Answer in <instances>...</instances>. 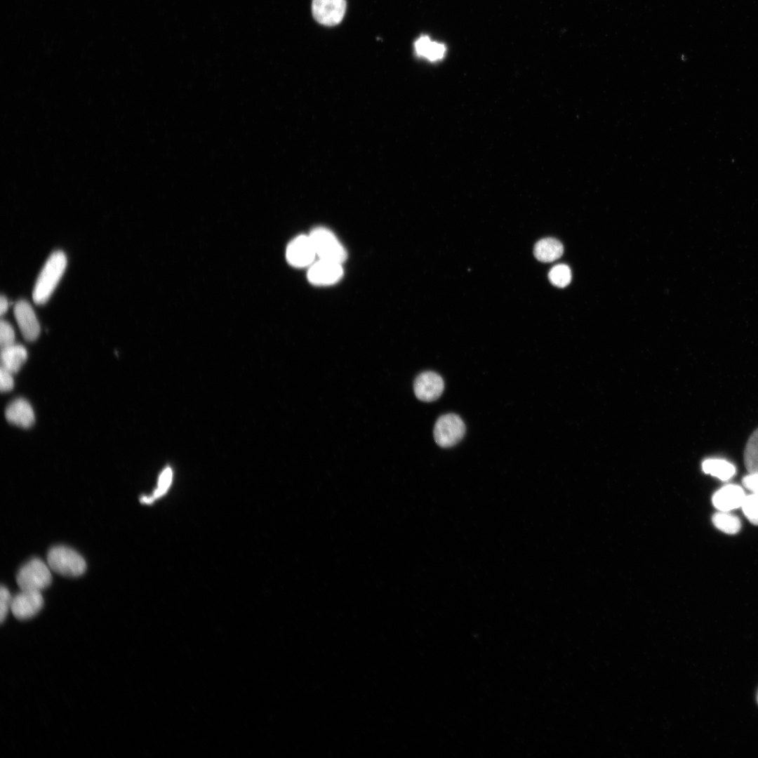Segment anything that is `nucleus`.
Masks as SVG:
<instances>
[{
    "label": "nucleus",
    "mask_w": 758,
    "mask_h": 758,
    "mask_svg": "<svg viewBox=\"0 0 758 758\" xmlns=\"http://www.w3.org/2000/svg\"><path fill=\"white\" fill-rule=\"evenodd\" d=\"M67 266V258L61 251L53 252L41 269L32 292L37 305L45 303L50 298Z\"/></svg>",
    "instance_id": "1"
},
{
    "label": "nucleus",
    "mask_w": 758,
    "mask_h": 758,
    "mask_svg": "<svg viewBox=\"0 0 758 758\" xmlns=\"http://www.w3.org/2000/svg\"><path fill=\"white\" fill-rule=\"evenodd\" d=\"M47 562L51 569L65 576H79L86 568V561L81 554L62 545L55 546L49 550Z\"/></svg>",
    "instance_id": "2"
},
{
    "label": "nucleus",
    "mask_w": 758,
    "mask_h": 758,
    "mask_svg": "<svg viewBox=\"0 0 758 758\" xmlns=\"http://www.w3.org/2000/svg\"><path fill=\"white\" fill-rule=\"evenodd\" d=\"M41 559L34 558L25 564L18 571L16 581L21 590L41 591L50 585L52 576L49 568Z\"/></svg>",
    "instance_id": "3"
},
{
    "label": "nucleus",
    "mask_w": 758,
    "mask_h": 758,
    "mask_svg": "<svg viewBox=\"0 0 758 758\" xmlns=\"http://www.w3.org/2000/svg\"><path fill=\"white\" fill-rule=\"evenodd\" d=\"M317 255L319 259L342 264L347 258V252L335 235L326 227L314 228L309 234Z\"/></svg>",
    "instance_id": "4"
},
{
    "label": "nucleus",
    "mask_w": 758,
    "mask_h": 758,
    "mask_svg": "<svg viewBox=\"0 0 758 758\" xmlns=\"http://www.w3.org/2000/svg\"><path fill=\"white\" fill-rule=\"evenodd\" d=\"M465 425L460 417L455 413L441 415L435 423L434 438L441 447L448 448L457 444L464 437Z\"/></svg>",
    "instance_id": "5"
},
{
    "label": "nucleus",
    "mask_w": 758,
    "mask_h": 758,
    "mask_svg": "<svg viewBox=\"0 0 758 758\" xmlns=\"http://www.w3.org/2000/svg\"><path fill=\"white\" fill-rule=\"evenodd\" d=\"M345 11V0H312V12L314 18L326 26L339 24Z\"/></svg>",
    "instance_id": "6"
},
{
    "label": "nucleus",
    "mask_w": 758,
    "mask_h": 758,
    "mask_svg": "<svg viewBox=\"0 0 758 758\" xmlns=\"http://www.w3.org/2000/svg\"><path fill=\"white\" fill-rule=\"evenodd\" d=\"M43 605L41 591L22 590L13 597L11 610L16 618L26 620L38 613Z\"/></svg>",
    "instance_id": "7"
},
{
    "label": "nucleus",
    "mask_w": 758,
    "mask_h": 758,
    "mask_svg": "<svg viewBox=\"0 0 758 758\" xmlns=\"http://www.w3.org/2000/svg\"><path fill=\"white\" fill-rule=\"evenodd\" d=\"M317 254L310 236L300 235L293 239L286 249L288 262L294 267L310 266Z\"/></svg>",
    "instance_id": "8"
},
{
    "label": "nucleus",
    "mask_w": 758,
    "mask_h": 758,
    "mask_svg": "<svg viewBox=\"0 0 758 758\" xmlns=\"http://www.w3.org/2000/svg\"><path fill=\"white\" fill-rule=\"evenodd\" d=\"M444 389L442 378L436 372L425 371L419 374L413 383L415 397L423 401H432L438 399Z\"/></svg>",
    "instance_id": "9"
},
{
    "label": "nucleus",
    "mask_w": 758,
    "mask_h": 758,
    "mask_svg": "<svg viewBox=\"0 0 758 758\" xmlns=\"http://www.w3.org/2000/svg\"><path fill=\"white\" fill-rule=\"evenodd\" d=\"M343 275L342 264L319 259L314 262L307 272L310 282L314 285H331L338 281Z\"/></svg>",
    "instance_id": "10"
},
{
    "label": "nucleus",
    "mask_w": 758,
    "mask_h": 758,
    "mask_svg": "<svg viewBox=\"0 0 758 758\" xmlns=\"http://www.w3.org/2000/svg\"><path fill=\"white\" fill-rule=\"evenodd\" d=\"M14 316L24 338L29 341L36 340L40 326L31 305L25 300L18 301L14 307Z\"/></svg>",
    "instance_id": "11"
},
{
    "label": "nucleus",
    "mask_w": 758,
    "mask_h": 758,
    "mask_svg": "<svg viewBox=\"0 0 758 758\" xmlns=\"http://www.w3.org/2000/svg\"><path fill=\"white\" fill-rule=\"evenodd\" d=\"M745 496L741 486L726 484L713 494L712 501L719 511L730 512L741 507Z\"/></svg>",
    "instance_id": "12"
},
{
    "label": "nucleus",
    "mask_w": 758,
    "mask_h": 758,
    "mask_svg": "<svg viewBox=\"0 0 758 758\" xmlns=\"http://www.w3.org/2000/svg\"><path fill=\"white\" fill-rule=\"evenodd\" d=\"M5 416L7 420L24 428L31 427L34 422V413L29 403L22 398L12 401L6 408Z\"/></svg>",
    "instance_id": "13"
},
{
    "label": "nucleus",
    "mask_w": 758,
    "mask_h": 758,
    "mask_svg": "<svg viewBox=\"0 0 758 758\" xmlns=\"http://www.w3.org/2000/svg\"><path fill=\"white\" fill-rule=\"evenodd\" d=\"M27 357L25 347L21 345L13 344L1 349V367L12 373H17Z\"/></svg>",
    "instance_id": "14"
},
{
    "label": "nucleus",
    "mask_w": 758,
    "mask_h": 758,
    "mask_svg": "<svg viewBox=\"0 0 758 758\" xmlns=\"http://www.w3.org/2000/svg\"><path fill=\"white\" fill-rule=\"evenodd\" d=\"M564 252L562 244L554 238L539 240L534 246L535 257L540 262H550L560 258Z\"/></svg>",
    "instance_id": "15"
},
{
    "label": "nucleus",
    "mask_w": 758,
    "mask_h": 758,
    "mask_svg": "<svg viewBox=\"0 0 758 758\" xmlns=\"http://www.w3.org/2000/svg\"><path fill=\"white\" fill-rule=\"evenodd\" d=\"M415 53L431 62L441 60L446 53L444 44L432 41L427 35L420 36L414 43Z\"/></svg>",
    "instance_id": "16"
},
{
    "label": "nucleus",
    "mask_w": 758,
    "mask_h": 758,
    "mask_svg": "<svg viewBox=\"0 0 758 758\" xmlns=\"http://www.w3.org/2000/svg\"><path fill=\"white\" fill-rule=\"evenodd\" d=\"M702 469L706 474H710L722 481H727L733 477L736 470L735 466L724 459L710 458L704 460Z\"/></svg>",
    "instance_id": "17"
},
{
    "label": "nucleus",
    "mask_w": 758,
    "mask_h": 758,
    "mask_svg": "<svg viewBox=\"0 0 758 758\" xmlns=\"http://www.w3.org/2000/svg\"><path fill=\"white\" fill-rule=\"evenodd\" d=\"M743 460L748 472H758V427L752 432L747 441Z\"/></svg>",
    "instance_id": "18"
},
{
    "label": "nucleus",
    "mask_w": 758,
    "mask_h": 758,
    "mask_svg": "<svg viewBox=\"0 0 758 758\" xmlns=\"http://www.w3.org/2000/svg\"><path fill=\"white\" fill-rule=\"evenodd\" d=\"M714 526L728 534L737 533L741 528L740 519L729 512L719 511L712 516Z\"/></svg>",
    "instance_id": "19"
},
{
    "label": "nucleus",
    "mask_w": 758,
    "mask_h": 758,
    "mask_svg": "<svg viewBox=\"0 0 758 758\" xmlns=\"http://www.w3.org/2000/svg\"><path fill=\"white\" fill-rule=\"evenodd\" d=\"M548 277L554 286L563 288L571 282V271L568 265L559 264L551 268Z\"/></svg>",
    "instance_id": "20"
},
{
    "label": "nucleus",
    "mask_w": 758,
    "mask_h": 758,
    "mask_svg": "<svg viewBox=\"0 0 758 758\" xmlns=\"http://www.w3.org/2000/svg\"><path fill=\"white\" fill-rule=\"evenodd\" d=\"M746 518L758 526V495H746L740 507Z\"/></svg>",
    "instance_id": "21"
},
{
    "label": "nucleus",
    "mask_w": 758,
    "mask_h": 758,
    "mask_svg": "<svg viewBox=\"0 0 758 758\" xmlns=\"http://www.w3.org/2000/svg\"><path fill=\"white\" fill-rule=\"evenodd\" d=\"M0 344L4 348L15 344V332L12 326L5 320L0 321Z\"/></svg>",
    "instance_id": "22"
},
{
    "label": "nucleus",
    "mask_w": 758,
    "mask_h": 758,
    "mask_svg": "<svg viewBox=\"0 0 758 758\" xmlns=\"http://www.w3.org/2000/svg\"><path fill=\"white\" fill-rule=\"evenodd\" d=\"M172 480V471L171 468H166L161 474L159 481L158 487L154 491L153 495L151 496L154 500L163 496L168 490Z\"/></svg>",
    "instance_id": "23"
},
{
    "label": "nucleus",
    "mask_w": 758,
    "mask_h": 758,
    "mask_svg": "<svg viewBox=\"0 0 758 758\" xmlns=\"http://www.w3.org/2000/svg\"><path fill=\"white\" fill-rule=\"evenodd\" d=\"M12 599L13 597L7 587L1 585L0 589V620L1 623L6 619L8 610L11 609Z\"/></svg>",
    "instance_id": "24"
},
{
    "label": "nucleus",
    "mask_w": 758,
    "mask_h": 758,
    "mask_svg": "<svg viewBox=\"0 0 758 758\" xmlns=\"http://www.w3.org/2000/svg\"><path fill=\"white\" fill-rule=\"evenodd\" d=\"M14 380L13 373L1 366L0 389L1 392H8L13 389Z\"/></svg>",
    "instance_id": "25"
},
{
    "label": "nucleus",
    "mask_w": 758,
    "mask_h": 758,
    "mask_svg": "<svg viewBox=\"0 0 758 758\" xmlns=\"http://www.w3.org/2000/svg\"><path fill=\"white\" fill-rule=\"evenodd\" d=\"M742 484L752 493L758 495V472H749L743 478Z\"/></svg>",
    "instance_id": "26"
},
{
    "label": "nucleus",
    "mask_w": 758,
    "mask_h": 758,
    "mask_svg": "<svg viewBox=\"0 0 758 758\" xmlns=\"http://www.w3.org/2000/svg\"><path fill=\"white\" fill-rule=\"evenodd\" d=\"M8 308V301L6 297L1 295L0 298V314H4Z\"/></svg>",
    "instance_id": "27"
},
{
    "label": "nucleus",
    "mask_w": 758,
    "mask_h": 758,
    "mask_svg": "<svg viewBox=\"0 0 758 758\" xmlns=\"http://www.w3.org/2000/svg\"><path fill=\"white\" fill-rule=\"evenodd\" d=\"M757 703H758V693H757Z\"/></svg>",
    "instance_id": "28"
}]
</instances>
